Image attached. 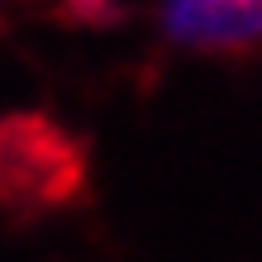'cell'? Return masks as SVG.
<instances>
[{
  "label": "cell",
  "mask_w": 262,
  "mask_h": 262,
  "mask_svg": "<svg viewBox=\"0 0 262 262\" xmlns=\"http://www.w3.org/2000/svg\"><path fill=\"white\" fill-rule=\"evenodd\" d=\"M172 34L205 48L248 43L257 34V0H172Z\"/></svg>",
  "instance_id": "obj_2"
},
{
  "label": "cell",
  "mask_w": 262,
  "mask_h": 262,
  "mask_svg": "<svg viewBox=\"0 0 262 262\" xmlns=\"http://www.w3.org/2000/svg\"><path fill=\"white\" fill-rule=\"evenodd\" d=\"M81 181V158L43 119L0 124V200H62Z\"/></svg>",
  "instance_id": "obj_1"
}]
</instances>
